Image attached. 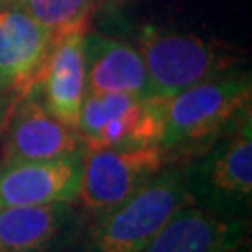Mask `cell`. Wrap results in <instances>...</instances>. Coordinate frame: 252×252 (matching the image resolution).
I'll list each match as a JSON object with an SVG mask.
<instances>
[{"mask_svg": "<svg viewBox=\"0 0 252 252\" xmlns=\"http://www.w3.org/2000/svg\"><path fill=\"white\" fill-rule=\"evenodd\" d=\"M249 103L251 79L243 75H224L161 97L164 122L161 148L166 155L198 152L215 142L249 108Z\"/></svg>", "mask_w": 252, "mask_h": 252, "instance_id": "obj_1", "label": "cell"}, {"mask_svg": "<svg viewBox=\"0 0 252 252\" xmlns=\"http://www.w3.org/2000/svg\"><path fill=\"white\" fill-rule=\"evenodd\" d=\"M153 97H170L198 82L230 75L239 56L232 47L168 28L146 25L138 32Z\"/></svg>", "mask_w": 252, "mask_h": 252, "instance_id": "obj_2", "label": "cell"}, {"mask_svg": "<svg viewBox=\"0 0 252 252\" xmlns=\"http://www.w3.org/2000/svg\"><path fill=\"white\" fill-rule=\"evenodd\" d=\"M192 202L185 176L180 170H161L133 196L103 213L92 235V252H138Z\"/></svg>", "mask_w": 252, "mask_h": 252, "instance_id": "obj_3", "label": "cell"}, {"mask_svg": "<svg viewBox=\"0 0 252 252\" xmlns=\"http://www.w3.org/2000/svg\"><path fill=\"white\" fill-rule=\"evenodd\" d=\"M77 129L86 148L161 146V97L86 92Z\"/></svg>", "mask_w": 252, "mask_h": 252, "instance_id": "obj_4", "label": "cell"}, {"mask_svg": "<svg viewBox=\"0 0 252 252\" xmlns=\"http://www.w3.org/2000/svg\"><path fill=\"white\" fill-rule=\"evenodd\" d=\"M166 159L161 146L86 148L77 200L86 211L103 215L144 187L162 170Z\"/></svg>", "mask_w": 252, "mask_h": 252, "instance_id": "obj_5", "label": "cell"}, {"mask_svg": "<svg viewBox=\"0 0 252 252\" xmlns=\"http://www.w3.org/2000/svg\"><path fill=\"white\" fill-rule=\"evenodd\" d=\"M53 36L23 2L0 8V95L25 97L36 88Z\"/></svg>", "mask_w": 252, "mask_h": 252, "instance_id": "obj_6", "label": "cell"}, {"mask_svg": "<svg viewBox=\"0 0 252 252\" xmlns=\"http://www.w3.org/2000/svg\"><path fill=\"white\" fill-rule=\"evenodd\" d=\"M82 146L81 133L56 120L32 90L21 99L9 122L2 164L53 161L82 153Z\"/></svg>", "mask_w": 252, "mask_h": 252, "instance_id": "obj_7", "label": "cell"}, {"mask_svg": "<svg viewBox=\"0 0 252 252\" xmlns=\"http://www.w3.org/2000/svg\"><path fill=\"white\" fill-rule=\"evenodd\" d=\"M82 153L37 162L0 164V207L71 204L81 187Z\"/></svg>", "mask_w": 252, "mask_h": 252, "instance_id": "obj_8", "label": "cell"}, {"mask_svg": "<svg viewBox=\"0 0 252 252\" xmlns=\"http://www.w3.org/2000/svg\"><path fill=\"white\" fill-rule=\"evenodd\" d=\"M84 36L86 30H77L54 37L51 53L36 84L37 90H41V103L47 110L56 120L75 129L79 126L82 101L88 92Z\"/></svg>", "mask_w": 252, "mask_h": 252, "instance_id": "obj_9", "label": "cell"}, {"mask_svg": "<svg viewBox=\"0 0 252 252\" xmlns=\"http://www.w3.org/2000/svg\"><path fill=\"white\" fill-rule=\"evenodd\" d=\"M245 224L211 209L183 207L138 252H230L241 249Z\"/></svg>", "mask_w": 252, "mask_h": 252, "instance_id": "obj_10", "label": "cell"}, {"mask_svg": "<svg viewBox=\"0 0 252 252\" xmlns=\"http://www.w3.org/2000/svg\"><path fill=\"white\" fill-rule=\"evenodd\" d=\"M84 63L88 92L153 97L144 60L138 49L127 41L103 34H86Z\"/></svg>", "mask_w": 252, "mask_h": 252, "instance_id": "obj_11", "label": "cell"}, {"mask_svg": "<svg viewBox=\"0 0 252 252\" xmlns=\"http://www.w3.org/2000/svg\"><path fill=\"white\" fill-rule=\"evenodd\" d=\"M69 204L0 207V252H43L73 222Z\"/></svg>", "mask_w": 252, "mask_h": 252, "instance_id": "obj_12", "label": "cell"}, {"mask_svg": "<svg viewBox=\"0 0 252 252\" xmlns=\"http://www.w3.org/2000/svg\"><path fill=\"white\" fill-rule=\"evenodd\" d=\"M204 187L213 198L234 204L252 194V135L247 116L239 131L209 155L202 168Z\"/></svg>", "mask_w": 252, "mask_h": 252, "instance_id": "obj_13", "label": "cell"}, {"mask_svg": "<svg viewBox=\"0 0 252 252\" xmlns=\"http://www.w3.org/2000/svg\"><path fill=\"white\" fill-rule=\"evenodd\" d=\"M30 15L54 37L86 30L95 0H23Z\"/></svg>", "mask_w": 252, "mask_h": 252, "instance_id": "obj_14", "label": "cell"}, {"mask_svg": "<svg viewBox=\"0 0 252 252\" xmlns=\"http://www.w3.org/2000/svg\"><path fill=\"white\" fill-rule=\"evenodd\" d=\"M230 252H239V249H235V251H230Z\"/></svg>", "mask_w": 252, "mask_h": 252, "instance_id": "obj_15", "label": "cell"}]
</instances>
